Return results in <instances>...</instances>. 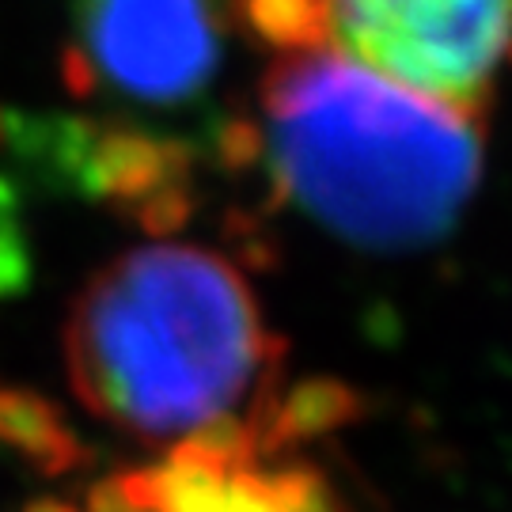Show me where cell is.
Returning a JSON list of instances; mask_svg holds the SVG:
<instances>
[{
	"instance_id": "cell-5",
	"label": "cell",
	"mask_w": 512,
	"mask_h": 512,
	"mask_svg": "<svg viewBox=\"0 0 512 512\" xmlns=\"http://www.w3.org/2000/svg\"><path fill=\"white\" fill-rule=\"evenodd\" d=\"M266 448L251 421H236L167 448L164 459L103 478L88 512H346L308 463Z\"/></svg>"
},
{
	"instance_id": "cell-4",
	"label": "cell",
	"mask_w": 512,
	"mask_h": 512,
	"mask_svg": "<svg viewBox=\"0 0 512 512\" xmlns=\"http://www.w3.org/2000/svg\"><path fill=\"white\" fill-rule=\"evenodd\" d=\"M236 0H76L65 80L76 95L175 110L217 80Z\"/></svg>"
},
{
	"instance_id": "cell-7",
	"label": "cell",
	"mask_w": 512,
	"mask_h": 512,
	"mask_svg": "<svg viewBox=\"0 0 512 512\" xmlns=\"http://www.w3.org/2000/svg\"><path fill=\"white\" fill-rule=\"evenodd\" d=\"M27 512H76L73 505H61V501H38V505H31Z\"/></svg>"
},
{
	"instance_id": "cell-1",
	"label": "cell",
	"mask_w": 512,
	"mask_h": 512,
	"mask_svg": "<svg viewBox=\"0 0 512 512\" xmlns=\"http://www.w3.org/2000/svg\"><path fill=\"white\" fill-rule=\"evenodd\" d=\"M258 141L277 194L365 251L448 236L482 179V114L330 50L281 54L258 84Z\"/></svg>"
},
{
	"instance_id": "cell-3",
	"label": "cell",
	"mask_w": 512,
	"mask_h": 512,
	"mask_svg": "<svg viewBox=\"0 0 512 512\" xmlns=\"http://www.w3.org/2000/svg\"><path fill=\"white\" fill-rule=\"evenodd\" d=\"M277 54L330 50L372 73L486 114L512 69V0H236Z\"/></svg>"
},
{
	"instance_id": "cell-2",
	"label": "cell",
	"mask_w": 512,
	"mask_h": 512,
	"mask_svg": "<svg viewBox=\"0 0 512 512\" xmlns=\"http://www.w3.org/2000/svg\"><path fill=\"white\" fill-rule=\"evenodd\" d=\"M247 277L198 243H145L107 262L76 293L65 372L95 418L145 444H183L247 421L281 380Z\"/></svg>"
},
{
	"instance_id": "cell-6",
	"label": "cell",
	"mask_w": 512,
	"mask_h": 512,
	"mask_svg": "<svg viewBox=\"0 0 512 512\" xmlns=\"http://www.w3.org/2000/svg\"><path fill=\"white\" fill-rule=\"evenodd\" d=\"M0 440L46 475L69 471L84 459L61 414L42 395L23 387H0Z\"/></svg>"
}]
</instances>
